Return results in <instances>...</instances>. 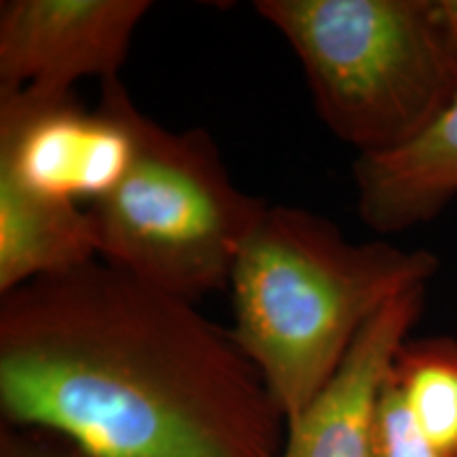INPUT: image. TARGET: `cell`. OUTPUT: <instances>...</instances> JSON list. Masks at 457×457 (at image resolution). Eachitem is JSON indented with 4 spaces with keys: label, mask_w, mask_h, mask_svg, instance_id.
I'll return each instance as SVG.
<instances>
[{
    "label": "cell",
    "mask_w": 457,
    "mask_h": 457,
    "mask_svg": "<svg viewBox=\"0 0 457 457\" xmlns=\"http://www.w3.org/2000/svg\"><path fill=\"white\" fill-rule=\"evenodd\" d=\"M0 415L87 457H278L288 430L231 330L102 259L0 295Z\"/></svg>",
    "instance_id": "1"
},
{
    "label": "cell",
    "mask_w": 457,
    "mask_h": 457,
    "mask_svg": "<svg viewBox=\"0 0 457 457\" xmlns=\"http://www.w3.org/2000/svg\"><path fill=\"white\" fill-rule=\"evenodd\" d=\"M430 250L350 242L324 216L267 205L236 267L231 335L286 424L333 379L362 328L387 303L436 276Z\"/></svg>",
    "instance_id": "2"
},
{
    "label": "cell",
    "mask_w": 457,
    "mask_h": 457,
    "mask_svg": "<svg viewBox=\"0 0 457 457\" xmlns=\"http://www.w3.org/2000/svg\"><path fill=\"white\" fill-rule=\"evenodd\" d=\"M301 60L313 104L358 155L396 151L457 96L436 0H256Z\"/></svg>",
    "instance_id": "3"
},
{
    "label": "cell",
    "mask_w": 457,
    "mask_h": 457,
    "mask_svg": "<svg viewBox=\"0 0 457 457\" xmlns=\"http://www.w3.org/2000/svg\"><path fill=\"white\" fill-rule=\"evenodd\" d=\"M134 140L125 179L87 208L98 256L188 303L228 288L270 204L233 182L202 128L171 131L138 111Z\"/></svg>",
    "instance_id": "4"
},
{
    "label": "cell",
    "mask_w": 457,
    "mask_h": 457,
    "mask_svg": "<svg viewBox=\"0 0 457 457\" xmlns=\"http://www.w3.org/2000/svg\"><path fill=\"white\" fill-rule=\"evenodd\" d=\"M136 112L119 79L102 83L96 111L74 91H0V174L49 197L100 202L134 159Z\"/></svg>",
    "instance_id": "5"
},
{
    "label": "cell",
    "mask_w": 457,
    "mask_h": 457,
    "mask_svg": "<svg viewBox=\"0 0 457 457\" xmlns=\"http://www.w3.org/2000/svg\"><path fill=\"white\" fill-rule=\"evenodd\" d=\"M148 0L0 3V91H74L81 79L119 77Z\"/></svg>",
    "instance_id": "6"
},
{
    "label": "cell",
    "mask_w": 457,
    "mask_h": 457,
    "mask_svg": "<svg viewBox=\"0 0 457 457\" xmlns=\"http://www.w3.org/2000/svg\"><path fill=\"white\" fill-rule=\"evenodd\" d=\"M428 286L387 303L370 320L333 379L288 424L278 457H375V417L398 347L421 318Z\"/></svg>",
    "instance_id": "7"
},
{
    "label": "cell",
    "mask_w": 457,
    "mask_h": 457,
    "mask_svg": "<svg viewBox=\"0 0 457 457\" xmlns=\"http://www.w3.org/2000/svg\"><path fill=\"white\" fill-rule=\"evenodd\" d=\"M358 214L379 233L432 220L457 199V96L428 128L396 151L353 162Z\"/></svg>",
    "instance_id": "8"
},
{
    "label": "cell",
    "mask_w": 457,
    "mask_h": 457,
    "mask_svg": "<svg viewBox=\"0 0 457 457\" xmlns=\"http://www.w3.org/2000/svg\"><path fill=\"white\" fill-rule=\"evenodd\" d=\"M100 259L87 208L0 174V295Z\"/></svg>",
    "instance_id": "9"
},
{
    "label": "cell",
    "mask_w": 457,
    "mask_h": 457,
    "mask_svg": "<svg viewBox=\"0 0 457 457\" xmlns=\"http://www.w3.org/2000/svg\"><path fill=\"white\" fill-rule=\"evenodd\" d=\"M426 441L457 457V339L421 337L398 347L387 375Z\"/></svg>",
    "instance_id": "10"
},
{
    "label": "cell",
    "mask_w": 457,
    "mask_h": 457,
    "mask_svg": "<svg viewBox=\"0 0 457 457\" xmlns=\"http://www.w3.org/2000/svg\"><path fill=\"white\" fill-rule=\"evenodd\" d=\"M375 457H447L417 430L390 381H386L377 407Z\"/></svg>",
    "instance_id": "11"
},
{
    "label": "cell",
    "mask_w": 457,
    "mask_h": 457,
    "mask_svg": "<svg viewBox=\"0 0 457 457\" xmlns=\"http://www.w3.org/2000/svg\"><path fill=\"white\" fill-rule=\"evenodd\" d=\"M0 457H87L47 432L0 428Z\"/></svg>",
    "instance_id": "12"
},
{
    "label": "cell",
    "mask_w": 457,
    "mask_h": 457,
    "mask_svg": "<svg viewBox=\"0 0 457 457\" xmlns=\"http://www.w3.org/2000/svg\"><path fill=\"white\" fill-rule=\"evenodd\" d=\"M436 11L457 57V0H436Z\"/></svg>",
    "instance_id": "13"
}]
</instances>
